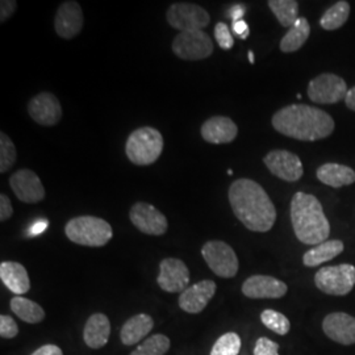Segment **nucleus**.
I'll return each mask as SVG.
<instances>
[{"mask_svg":"<svg viewBox=\"0 0 355 355\" xmlns=\"http://www.w3.org/2000/svg\"><path fill=\"white\" fill-rule=\"evenodd\" d=\"M228 196L233 214L249 230L265 233L272 229L277 209L261 184L242 178L232 183Z\"/></svg>","mask_w":355,"mask_h":355,"instance_id":"obj_1","label":"nucleus"},{"mask_svg":"<svg viewBox=\"0 0 355 355\" xmlns=\"http://www.w3.org/2000/svg\"><path fill=\"white\" fill-rule=\"evenodd\" d=\"M272 127L280 135L299 141H318L329 137L334 120L322 110L306 104H291L272 116Z\"/></svg>","mask_w":355,"mask_h":355,"instance_id":"obj_2","label":"nucleus"},{"mask_svg":"<svg viewBox=\"0 0 355 355\" xmlns=\"http://www.w3.org/2000/svg\"><path fill=\"white\" fill-rule=\"evenodd\" d=\"M291 223L296 239L305 245L318 246L328 241L329 220L318 198L311 193L296 192L291 200Z\"/></svg>","mask_w":355,"mask_h":355,"instance_id":"obj_3","label":"nucleus"},{"mask_svg":"<svg viewBox=\"0 0 355 355\" xmlns=\"http://www.w3.org/2000/svg\"><path fill=\"white\" fill-rule=\"evenodd\" d=\"M66 237L80 246L102 248L112 240V227L101 217L78 216L64 227Z\"/></svg>","mask_w":355,"mask_h":355,"instance_id":"obj_4","label":"nucleus"},{"mask_svg":"<svg viewBox=\"0 0 355 355\" xmlns=\"http://www.w3.org/2000/svg\"><path fill=\"white\" fill-rule=\"evenodd\" d=\"M164 137L155 128H139L129 135L125 144V154L128 159L135 165H153L164 152Z\"/></svg>","mask_w":355,"mask_h":355,"instance_id":"obj_5","label":"nucleus"},{"mask_svg":"<svg viewBox=\"0 0 355 355\" xmlns=\"http://www.w3.org/2000/svg\"><path fill=\"white\" fill-rule=\"evenodd\" d=\"M202 255L205 263L217 277L230 279L237 275L240 267L239 258L233 248L227 242L218 240L205 242L202 248Z\"/></svg>","mask_w":355,"mask_h":355,"instance_id":"obj_6","label":"nucleus"},{"mask_svg":"<svg viewBox=\"0 0 355 355\" xmlns=\"http://www.w3.org/2000/svg\"><path fill=\"white\" fill-rule=\"evenodd\" d=\"M315 284L327 295L345 296L354 288L355 267L347 263L322 267L315 275Z\"/></svg>","mask_w":355,"mask_h":355,"instance_id":"obj_7","label":"nucleus"},{"mask_svg":"<svg viewBox=\"0 0 355 355\" xmlns=\"http://www.w3.org/2000/svg\"><path fill=\"white\" fill-rule=\"evenodd\" d=\"M167 23L179 32L203 31L209 24L211 16L203 7L193 3H174L166 12Z\"/></svg>","mask_w":355,"mask_h":355,"instance_id":"obj_8","label":"nucleus"},{"mask_svg":"<svg viewBox=\"0 0 355 355\" xmlns=\"http://www.w3.org/2000/svg\"><path fill=\"white\" fill-rule=\"evenodd\" d=\"M173 51L184 61H202L214 53V41L204 31L179 32L173 41Z\"/></svg>","mask_w":355,"mask_h":355,"instance_id":"obj_9","label":"nucleus"},{"mask_svg":"<svg viewBox=\"0 0 355 355\" xmlns=\"http://www.w3.org/2000/svg\"><path fill=\"white\" fill-rule=\"evenodd\" d=\"M347 91V85L341 76L325 73L309 82L308 98L318 104H336L345 101Z\"/></svg>","mask_w":355,"mask_h":355,"instance_id":"obj_10","label":"nucleus"},{"mask_svg":"<svg viewBox=\"0 0 355 355\" xmlns=\"http://www.w3.org/2000/svg\"><path fill=\"white\" fill-rule=\"evenodd\" d=\"M129 218L136 228L149 236H164L168 228L166 216L152 204L144 202L132 205Z\"/></svg>","mask_w":355,"mask_h":355,"instance_id":"obj_11","label":"nucleus"},{"mask_svg":"<svg viewBox=\"0 0 355 355\" xmlns=\"http://www.w3.org/2000/svg\"><path fill=\"white\" fill-rule=\"evenodd\" d=\"M268 171L286 182H297L303 177L304 170L300 158L287 150H271L263 158Z\"/></svg>","mask_w":355,"mask_h":355,"instance_id":"obj_12","label":"nucleus"},{"mask_svg":"<svg viewBox=\"0 0 355 355\" xmlns=\"http://www.w3.org/2000/svg\"><path fill=\"white\" fill-rule=\"evenodd\" d=\"M158 286L168 293H177L189 288L190 270L186 263L178 258H165L159 263Z\"/></svg>","mask_w":355,"mask_h":355,"instance_id":"obj_13","label":"nucleus"},{"mask_svg":"<svg viewBox=\"0 0 355 355\" xmlns=\"http://www.w3.org/2000/svg\"><path fill=\"white\" fill-rule=\"evenodd\" d=\"M28 114L42 127H53L62 119V107L55 95L41 92L28 103Z\"/></svg>","mask_w":355,"mask_h":355,"instance_id":"obj_14","label":"nucleus"},{"mask_svg":"<svg viewBox=\"0 0 355 355\" xmlns=\"http://www.w3.org/2000/svg\"><path fill=\"white\" fill-rule=\"evenodd\" d=\"M10 186L16 198L26 204L40 203L45 198V189L32 170L21 168L10 178Z\"/></svg>","mask_w":355,"mask_h":355,"instance_id":"obj_15","label":"nucleus"},{"mask_svg":"<svg viewBox=\"0 0 355 355\" xmlns=\"http://www.w3.org/2000/svg\"><path fill=\"white\" fill-rule=\"evenodd\" d=\"M83 11L79 3L69 0L64 1L55 13L54 29L60 37L71 40L80 33L83 28Z\"/></svg>","mask_w":355,"mask_h":355,"instance_id":"obj_16","label":"nucleus"},{"mask_svg":"<svg viewBox=\"0 0 355 355\" xmlns=\"http://www.w3.org/2000/svg\"><path fill=\"white\" fill-rule=\"evenodd\" d=\"M216 290L217 286L214 280H202L182 292L178 303L182 311L191 315H198L203 312L205 306L209 304L215 296Z\"/></svg>","mask_w":355,"mask_h":355,"instance_id":"obj_17","label":"nucleus"},{"mask_svg":"<svg viewBox=\"0 0 355 355\" xmlns=\"http://www.w3.org/2000/svg\"><path fill=\"white\" fill-rule=\"evenodd\" d=\"M287 291L284 282L268 275H253L242 284V293L249 299H280Z\"/></svg>","mask_w":355,"mask_h":355,"instance_id":"obj_18","label":"nucleus"},{"mask_svg":"<svg viewBox=\"0 0 355 355\" xmlns=\"http://www.w3.org/2000/svg\"><path fill=\"white\" fill-rule=\"evenodd\" d=\"M322 330L334 343L345 346L355 343V318L345 312L329 313L322 321Z\"/></svg>","mask_w":355,"mask_h":355,"instance_id":"obj_19","label":"nucleus"},{"mask_svg":"<svg viewBox=\"0 0 355 355\" xmlns=\"http://www.w3.org/2000/svg\"><path fill=\"white\" fill-rule=\"evenodd\" d=\"M202 137L209 144H230L236 140L239 128L236 123L225 116H214L205 120L202 125Z\"/></svg>","mask_w":355,"mask_h":355,"instance_id":"obj_20","label":"nucleus"},{"mask_svg":"<svg viewBox=\"0 0 355 355\" xmlns=\"http://www.w3.org/2000/svg\"><path fill=\"white\" fill-rule=\"evenodd\" d=\"M110 336H111L110 318H107L104 313L91 315L83 329V341L89 349H94V350L103 349L108 343Z\"/></svg>","mask_w":355,"mask_h":355,"instance_id":"obj_21","label":"nucleus"},{"mask_svg":"<svg viewBox=\"0 0 355 355\" xmlns=\"http://www.w3.org/2000/svg\"><path fill=\"white\" fill-rule=\"evenodd\" d=\"M0 279L16 296H21L31 290V280L26 267L19 262L4 261L0 263Z\"/></svg>","mask_w":355,"mask_h":355,"instance_id":"obj_22","label":"nucleus"},{"mask_svg":"<svg viewBox=\"0 0 355 355\" xmlns=\"http://www.w3.org/2000/svg\"><path fill=\"white\" fill-rule=\"evenodd\" d=\"M154 328L152 316L146 313H139L127 320L120 330V340L125 346L140 343Z\"/></svg>","mask_w":355,"mask_h":355,"instance_id":"obj_23","label":"nucleus"},{"mask_svg":"<svg viewBox=\"0 0 355 355\" xmlns=\"http://www.w3.org/2000/svg\"><path fill=\"white\" fill-rule=\"evenodd\" d=\"M316 175L322 184L333 189H340L355 183L354 170L349 166L340 164H324L318 167Z\"/></svg>","mask_w":355,"mask_h":355,"instance_id":"obj_24","label":"nucleus"},{"mask_svg":"<svg viewBox=\"0 0 355 355\" xmlns=\"http://www.w3.org/2000/svg\"><path fill=\"white\" fill-rule=\"evenodd\" d=\"M345 246L340 240H328L309 249L303 255V263L306 267H318L343 253Z\"/></svg>","mask_w":355,"mask_h":355,"instance_id":"obj_25","label":"nucleus"},{"mask_svg":"<svg viewBox=\"0 0 355 355\" xmlns=\"http://www.w3.org/2000/svg\"><path fill=\"white\" fill-rule=\"evenodd\" d=\"M311 35V26L305 17H299L295 26L290 28V31L284 35L280 41V51L283 53H293L297 51L309 37Z\"/></svg>","mask_w":355,"mask_h":355,"instance_id":"obj_26","label":"nucleus"},{"mask_svg":"<svg viewBox=\"0 0 355 355\" xmlns=\"http://www.w3.org/2000/svg\"><path fill=\"white\" fill-rule=\"evenodd\" d=\"M10 306L17 318L28 324H38L45 318L44 308L36 302H32L26 297L15 296L10 303Z\"/></svg>","mask_w":355,"mask_h":355,"instance_id":"obj_27","label":"nucleus"},{"mask_svg":"<svg viewBox=\"0 0 355 355\" xmlns=\"http://www.w3.org/2000/svg\"><path fill=\"white\" fill-rule=\"evenodd\" d=\"M268 7L282 26L292 28L299 20V3L295 0H270Z\"/></svg>","mask_w":355,"mask_h":355,"instance_id":"obj_28","label":"nucleus"},{"mask_svg":"<svg viewBox=\"0 0 355 355\" xmlns=\"http://www.w3.org/2000/svg\"><path fill=\"white\" fill-rule=\"evenodd\" d=\"M350 16V4L349 1H337L334 6H331L329 10H327L325 13L320 19V26H322L327 31H336L347 21Z\"/></svg>","mask_w":355,"mask_h":355,"instance_id":"obj_29","label":"nucleus"},{"mask_svg":"<svg viewBox=\"0 0 355 355\" xmlns=\"http://www.w3.org/2000/svg\"><path fill=\"white\" fill-rule=\"evenodd\" d=\"M171 346L165 334H154L139 345L129 355H165Z\"/></svg>","mask_w":355,"mask_h":355,"instance_id":"obj_30","label":"nucleus"},{"mask_svg":"<svg viewBox=\"0 0 355 355\" xmlns=\"http://www.w3.org/2000/svg\"><path fill=\"white\" fill-rule=\"evenodd\" d=\"M241 350V338L237 333L229 331L223 334L212 346L209 355H239Z\"/></svg>","mask_w":355,"mask_h":355,"instance_id":"obj_31","label":"nucleus"},{"mask_svg":"<svg viewBox=\"0 0 355 355\" xmlns=\"http://www.w3.org/2000/svg\"><path fill=\"white\" fill-rule=\"evenodd\" d=\"M261 321L266 327L267 329L279 334L286 336L291 329V322L283 313L274 309H265L261 313Z\"/></svg>","mask_w":355,"mask_h":355,"instance_id":"obj_32","label":"nucleus"},{"mask_svg":"<svg viewBox=\"0 0 355 355\" xmlns=\"http://www.w3.org/2000/svg\"><path fill=\"white\" fill-rule=\"evenodd\" d=\"M17 153L12 140L4 133H0V173H7L16 162Z\"/></svg>","mask_w":355,"mask_h":355,"instance_id":"obj_33","label":"nucleus"},{"mask_svg":"<svg viewBox=\"0 0 355 355\" xmlns=\"http://www.w3.org/2000/svg\"><path fill=\"white\" fill-rule=\"evenodd\" d=\"M215 37L217 44L223 51H230L234 45V40L230 35L228 26L225 23H217L215 26Z\"/></svg>","mask_w":355,"mask_h":355,"instance_id":"obj_34","label":"nucleus"},{"mask_svg":"<svg viewBox=\"0 0 355 355\" xmlns=\"http://www.w3.org/2000/svg\"><path fill=\"white\" fill-rule=\"evenodd\" d=\"M254 355H279V345L267 337H261L254 346Z\"/></svg>","mask_w":355,"mask_h":355,"instance_id":"obj_35","label":"nucleus"},{"mask_svg":"<svg viewBox=\"0 0 355 355\" xmlns=\"http://www.w3.org/2000/svg\"><path fill=\"white\" fill-rule=\"evenodd\" d=\"M19 334V327L16 321L8 315H1L0 316V336L1 338L11 340L15 338Z\"/></svg>","mask_w":355,"mask_h":355,"instance_id":"obj_36","label":"nucleus"},{"mask_svg":"<svg viewBox=\"0 0 355 355\" xmlns=\"http://www.w3.org/2000/svg\"><path fill=\"white\" fill-rule=\"evenodd\" d=\"M17 8V3L15 0H1L0 3V21L1 23H6L13 12L16 11Z\"/></svg>","mask_w":355,"mask_h":355,"instance_id":"obj_37","label":"nucleus"},{"mask_svg":"<svg viewBox=\"0 0 355 355\" xmlns=\"http://www.w3.org/2000/svg\"><path fill=\"white\" fill-rule=\"evenodd\" d=\"M13 214V207L7 195H0V221H7Z\"/></svg>","mask_w":355,"mask_h":355,"instance_id":"obj_38","label":"nucleus"},{"mask_svg":"<svg viewBox=\"0 0 355 355\" xmlns=\"http://www.w3.org/2000/svg\"><path fill=\"white\" fill-rule=\"evenodd\" d=\"M48 227H49V221L46 218H38L28 229V236L29 237H36L38 234L44 233L48 229Z\"/></svg>","mask_w":355,"mask_h":355,"instance_id":"obj_39","label":"nucleus"},{"mask_svg":"<svg viewBox=\"0 0 355 355\" xmlns=\"http://www.w3.org/2000/svg\"><path fill=\"white\" fill-rule=\"evenodd\" d=\"M31 355H64V352L57 345L48 343V345L38 347L37 350H35Z\"/></svg>","mask_w":355,"mask_h":355,"instance_id":"obj_40","label":"nucleus"},{"mask_svg":"<svg viewBox=\"0 0 355 355\" xmlns=\"http://www.w3.org/2000/svg\"><path fill=\"white\" fill-rule=\"evenodd\" d=\"M233 32L236 35H239L242 40H245V38H248V36H249L250 29H249V26L243 20H239V21L233 23Z\"/></svg>","mask_w":355,"mask_h":355,"instance_id":"obj_41","label":"nucleus"},{"mask_svg":"<svg viewBox=\"0 0 355 355\" xmlns=\"http://www.w3.org/2000/svg\"><path fill=\"white\" fill-rule=\"evenodd\" d=\"M245 12H246V8H245L243 6H241V4H236V6H233V7L229 10L228 16L233 20V23H234V21L242 20Z\"/></svg>","mask_w":355,"mask_h":355,"instance_id":"obj_42","label":"nucleus"},{"mask_svg":"<svg viewBox=\"0 0 355 355\" xmlns=\"http://www.w3.org/2000/svg\"><path fill=\"white\" fill-rule=\"evenodd\" d=\"M345 103H346V105H347L349 110H352V111H354L355 112V86L353 89H350L347 91V95H346V98H345Z\"/></svg>","mask_w":355,"mask_h":355,"instance_id":"obj_43","label":"nucleus"},{"mask_svg":"<svg viewBox=\"0 0 355 355\" xmlns=\"http://www.w3.org/2000/svg\"><path fill=\"white\" fill-rule=\"evenodd\" d=\"M249 61H250V64H254V53L253 51H249Z\"/></svg>","mask_w":355,"mask_h":355,"instance_id":"obj_44","label":"nucleus"}]
</instances>
